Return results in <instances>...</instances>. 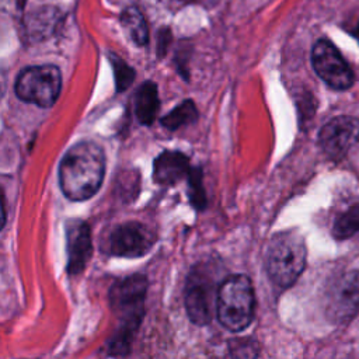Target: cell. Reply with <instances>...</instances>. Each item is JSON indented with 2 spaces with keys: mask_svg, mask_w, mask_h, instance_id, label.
Here are the masks:
<instances>
[{
  "mask_svg": "<svg viewBox=\"0 0 359 359\" xmlns=\"http://www.w3.org/2000/svg\"><path fill=\"white\" fill-rule=\"evenodd\" d=\"M105 172L102 149L94 142L72 146L59 164V184L72 201H86L100 189Z\"/></svg>",
  "mask_w": 359,
  "mask_h": 359,
  "instance_id": "obj_1",
  "label": "cell"
},
{
  "mask_svg": "<svg viewBox=\"0 0 359 359\" xmlns=\"http://www.w3.org/2000/svg\"><path fill=\"white\" fill-rule=\"evenodd\" d=\"M147 282L142 275H132L114 283L109 290L112 311L119 318V330L109 344L111 355H125L129 351L132 335L137 328L143 311Z\"/></svg>",
  "mask_w": 359,
  "mask_h": 359,
  "instance_id": "obj_2",
  "label": "cell"
},
{
  "mask_svg": "<svg viewBox=\"0 0 359 359\" xmlns=\"http://www.w3.org/2000/svg\"><path fill=\"white\" fill-rule=\"evenodd\" d=\"M255 296L248 276L230 275L219 286L216 299V316L229 331L238 332L250 325L254 317Z\"/></svg>",
  "mask_w": 359,
  "mask_h": 359,
  "instance_id": "obj_3",
  "label": "cell"
},
{
  "mask_svg": "<svg viewBox=\"0 0 359 359\" xmlns=\"http://www.w3.org/2000/svg\"><path fill=\"white\" fill-rule=\"evenodd\" d=\"M306 244L296 231L275 234L266 250V271L271 280L279 287L292 286L306 266Z\"/></svg>",
  "mask_w": 359,
  "mask_h": 359,
  "instance_id": "obj_4",
  "label": "cell"
},
{
  "mask_svg": "<svg viewBox=\"0 0 359 359\" xmlns=\"http://www.w3.org/2000/svg\"><path fill=\"white\" fill-rule=\"evenodd\" d=\"M217 269L213 262H199L189 272L185 287V307L192 323L205 325L210 321L219 286Z\"/></svg>",
  "mask_w": 359,
  "mask_h": 359,
  "instance_id": "obj_5",
  "label": "cell"
},
{
  "mask_svg": "<svg viewBox=\"0 0 359 359\" xmlns=\"http://www.w3.org/2000/svg\"><path fill=\"white\" fill-rule=\"evenodd\" d=\"M14 88L17 97L25 102L52 107L62 88L60 70L53 65L28 66L20 72Z\"/></svg>",
  "mask_w": 359,
  "mask_h": 359,
  "instance_id": "obj_6",
  "label": "cell"
},
{
  "mask_svg": "<svg viewBox=\"0 0 359 359\" xmlns=\"http://www.w3.org/2000/svg\"><path fill=\"white\" fill-rule=\"evenodd\" d=\"M316 73L332 88L346 90L353 83V74L338 49L327 39H318L311 50Z\"/></svg>",
  "mask_w": 359,
  "mask_h": 359,
  "instance_id": "obj_7",
  "label": "cell"
},
{
  "mask_svg": "<svg viewBox=\"0 0 359 359\" xmlns=\"http://www.w3.org/2000/svg\"><path fill=\"white\" fill-rule=\"evenodd\" d=\"M156 243V233L139 222L116 226L109 236V252L116 257L137 258L144 255Z\"/></svg>",
  "mask_w": 359,
  "mask_h": 359,
  "instance_id": "obj_8",
  "label": "cell"
},
{
  "mask_svg": "<svg viewBox=\"0 0 359 359\" xmlns=\"http://www.w3.org/2000/svg\"><path fill=\"white\" fill-rule=\"evenodd\" d=\"M359 311V271L338 278L328 290L327 313L335 323H346Z\"/></svg>",
  "mask_w": 359,
  "mask_h": 359,
  "instance_id": "obj_9",
  "label": "cell"
},
{
  "mask_svg": "<svg viewBox=\"0 0 359 359\" xmlns=\"http://www.w3.org/2000/svg\"><path fill=\"white\" fill-rule=\"evenodd\" d=\"M318 142L324 153L331 158L344 157L359 142V119L349 115L332 118L321 128Z\"/></svg>",
  "mask_w": 359,
  "mask_h": 359,
  "instance_id": "obj_10",
  "label": "cell"
},
{
  "mask_svg": "<svg viewBox=\"0 0 359 359\" xmlns=\"http://www.w3.org/2000/svg\"><path fill=\"white\" fill-rule=\"evenodd\" d=\"M67 233V272L70 275L80 273L91 257V233L83 220H72L66 227Z\"/></svg>",
  "mask_w": 359,
  "mask_h": 359,
  "instance_id": "obj_11",
  "label": "cell"
},
{
  "mask_svg": "<svg viewBox=\"0 0 359 359\" xmlns=\"http://www.w3.org/2000/svg\"><path fill=\"white\" fill-rule=\"evenodd\" d=\"M188 157L181 151H163L153 164V177L157 184L172 185L191 174Z\"/></svg>",
  "mask_w": 359,
  "mask_h": 359,
  "instance_id": "obj_12",
  "label": "cell"
},
{
  "mask_svg": "<svg viewBox=\"0 0 359 359\" xmlns=\"http://www.w3.org/2000/svg\"><path fill=\"white\" fill-rule=\"evenodd\" d=\"M160 107L157 86L153 81L143 83L135 94V114L142 125H151Z\"/></svg>",
  "mask_w": 359,
  "mask_h": 359,
  "instance_id": "obj_13",
  "label": "cell"
},
{
  "mask_svg": "<svg viewBox=\"0 0 359 359\" xmlns=\"http://www.w3.org/2000/svg\"><path fill=\"white\" fill-rule=\"evenodd\" d=\"M57 20H59L57 10L50 7H43L27 15L25 28L31 38H43L55 29Z\"/></svg>",
  "mask_w": 359,
  "mask_h": 359,
  "instance_id": "obj_14",
  "label": "cell"
},
{
  "mask_svg": "<svg viewBox=\"0 0 359 359\" xmlns=\"http://www.w3.org/2000/svg\"><path fill=\"white\" fill-rule=\"evenodd\" d=\"M121 22L130 36V39L137 45L143 46L149 41V31H147V24L144 21L143 14L133 6L126 7L122 11L121 15Z\"/></svg>",
  "mask_w": 359,
  "mask_h": 359,
  "instance_id": "obj_15",
  "label": "cell"
},
{
  "mask_svg": "<svg viewBox=\"0 0 359 359\" xmlns=\"http://www.w3.org/2000/svg\"><path fill=\"white\" fill-rule=\"evenodd\" d=\"M198 118V111L192 100H185L181 105L175 107L168 115L161 118V125L170 130H175L184 125L194 123Z\"/></svg>",
  "mask_w": 359,
  "mask_h": 359,
  "instance_id": "obj_16",
  "label": "cell"
},
{
  "mask_svg": "<svg viewBox=\"0 0 359 359\" xmlns=\"http://www.w3.org/2000/svg\"><path fill=\"white\" fill-rule=\"evenodd\" d=\"M356 233H359V203L341 213L335 219L332 227V234L338 240L349 238Z\"/></svg>",
  "mask_w": 359,
  "mask_h": 359,
  "instance_id": "obj_17",
  "label": "cell"
},
{
  "mask_svg": "<svg viewBox=\"0 0 359 359\" xmlns=\"http://www.w3.org/2000/svg\"><path fill=\"white\" fill-rule=\"evenodd\" d=\"M111 59V65L114 69V74H115V84H116V91H125L133 81L135 79V72L133 69L121 57H118L116 55H109Z\"/></svg>",
  "mask_w": 359,
  "mask_h": 359,
  "instance_id": "obj_18",
  "label": "cell"
},
{
  "mask_svg": "<svg viewBox=\"0 0 359 359\" xmlns=\"http://www.w3.org/2000/svg\"><path fill=\"white\" fill-rule=\"evenodd\" d=\"M201 177L202 175H201L199 170H192L191 174L188 175L189 188H191V201L198 209L205 208V203H206V199H205V195H203V187H202V182H201Z\"/></svg>",
  "mask_w": 359,
  "mask_h": 359,
  "instance_id": "obj_19",
  "label": "cell"
},
{
  "mask_svg": "<svg viewBox=\"0 0 359 359\" xmlns=\"http://www.w3.org/2000/svg\"><path fill=\"white\" fill-rule=\"evenodd\" d=\"M170 41H171V31L170 28L164 27L160 34H158V45H157V52L160 56L164 55V52L167 50V46L170 45Z\"/></svg>",
  "mask_w": 359,
  "mask_h": 359,
  "instance_id": "obj_20",
  "label": "cell"
},
{
  "mask_svg": "<svg viewBox=\"0 0 359 359\" xmlns=\"http://www.w3.org/2000/svg\"><path fill=\"white\" fill-rule=\"evenodd\" d=\"M355 35H356V38L359 39V24H358V27H356V29H355Z\"/></svg>",
  "mask_w": 359,
  "mask_h": 359,
  "instance_id": "obj_21",
  "label": "cell"
},
{
  "mask_svg": "<svg viewBox=\"0 0 359 359\" xmlns=\"http://www.w3.org/2000/svg\"><path fill=\"white\" fill-rule=\"evenodd\" d=\"M18 3H20V4H24V3H25V0H18Z\"/></svg>",
  "mask_w": 359,
  "mask_h": 359,
  "instance_id": "obj_22",
  "label": "cell"
},
{
  "mask_svg": "<svg viewBox=\"0 0 359 359\" xmlns=\"http://www.w3.org/2000/svg\"><path fill=\"white\" fill-rule=\"evenodd\" d=\"M181 1H196V0H181Z\"/></svg>",
  "mask_w": 359,
  "mask_h": 359,
  "instance_id": "obj_23",
  "label": "cell"
}]
</instances>
